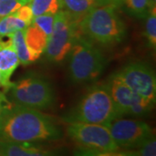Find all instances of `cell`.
Returning <instances> with one entry per match:
<instances>
[{
    "label": "cell",
    "instance_id": "6da1fadb",
    "mask_svg": "<svg viewBox=\"0 0 156 156\" xmlns=\"http://www.w3.org/2000/svg\"><path fill=\"white\" fill-rule=\"evenodd\" d=\"M62 131L49 115L39 109L11 103L0 113V140L16 142L57 140Z\"/></svg>",
    "mask_w": 156,
    "mask_h": 156
},
{
    "label": "cell",
    "instance_id": "7a4b0ae2",
    "mask_svg": "<svg viewBox=\"0 0 156 156\" xmlns=\"http://www.w3.org/2000/svg\"><path fill=\"white\" fill-rule=\"evenodd\" d=\"M118 5L109 4L95 7L78 23L79 32L101 45L121 43L126 36V24L117 12Z\"/></svg>",
    "mask_w": 156,
    "mask_h": 156
},
{
    "label": "cell",
    "instance_id": "3957f363",
    "mask_svg": "<svg viewBox=\"0 0 156 156\" xmlns=\"http://www.w3.org/2000/svg\"><path fill=\"white\" fill-rule=\"evenodd\" d=\"M120 117L105 83L89 88L77 106L69 111L63 120L67 123H93L108 127L115 119Z\"/></svg>",
    "mask_w": 156,
    "mask_h": 156
},
{
    "label": "cell",
    "instance_id": "277c9868",
    "mask_svg": "<svg viewBox=\"0 0 156 156\" xmlns=\"http://www.w3.org/2000/svg\"><path fill=\"white\" fill-rule=\"evenodd\" d=\"M69 76L75 83H86L99 77L106 59L102 52L79 32L69 52Z\"/></svg>",
    "mask_w": 156,
    "mask_h": 156
},
{
    "label": "cell",
    "instance_id": "5b68a950",
    "mask_svg": "<svg viewBox=\"0 0 156 156\" xmlns=\"http://www.w3.org/2000/svg\"><path fill=\"white\" fill-rule=\"evenodd\" d=\"M68 136L83 151L96 154H119L122 149L116 145L108 127L84 122H69L66 128Z\"/></svg>",
    "mask_w": 156,
    "mask_h": 156
},
{
    "label": "cell",
    "instance_id": "8992f818",
    "mask_svg": "<svg viewBox=\"0 0 156 156\" xmlns=\"http://www.w3.org/2000/svg\"><path fill=\"white\" fill-rule=\"evenodd\" d=\"M7 90L12 103L36 109L50 108L56 98L51 84L44 78L37 76H26L11 83Z\"/></svg>",
    "mask_w": 156,
    "mask_h": 156
},
{
    "label": "cell",
    "instance_id": "52a82bcc",
    "mask_svg": "<svg viewBox=\"0 0 156 156\" xmlns=\"http://www.w3.org/2000/svg\"><path fill=\"white\" fill-rule=\"evenodd\" d=\"M78 23L73 20L65 10L57 12L54 17L52 32L45 48V56L52 62H61L69 54L76 37Z\"/></svg>",
    "mask_w": 156,
    "mask_h": 156
},
{
    "label": "cell",
    "instance_id": "ba28073f",
    "mask_svg": "<svg viewBox=\"0 0 156 156\" xmlns=\"http://www.w3.org/2000/svg\"><path fill=\"white\" fill-rule=\"evenodd\" d=\"M107 85L121 117L125 115L134 117L145 115L154 105L135 93L115 75L110 77Z\"/></svg>",
    "mask_w": 156,
    "mask_h": 156
},
{
    "label": "cell",
    "instance_id": "9c48e42d",
    "mask_svg": "<svg viewBox=\"0 0 156 156\" xmlns=\"http://www.w3.org/2000/svg\"><path fill=\"white\" fill-rule=\"evenodd\" d=\"M108 128L115 142L123 150L135 149L154 136L152 128L139 120L116 118Z\"/></svg>",
    "mask_w": 156,
    "mask_h": 156
},
{
    "label": "cell",
    "instance_id": "30bf717a",
    "mask_svg": "<svg viewBox=\"0 0 156 156\" xmlns=\"http://www.w3.org/2000/svg\"><path fill=\"white\" fill-rule=\"evenodd\" d=\"M114 75L135 93L155 103L156 77L148 65L140 62H131Z\"/></svg>",
    "mask_w": 156,
    "mask_h": 156
},
{
    "label": "cell",
    "instance_id": "8fae6325",
    "mask_svg": "<svg viewBox=\"0 0 156 156\" xmlns=\"http://www.w3.org/2000/svg\"><path fill=\"white\" fill-rule=\"evenodd\" d=\"M54 17L52 15L33 17L30 24L24 30L26 44L36 61L44 53L48 40L52 32Z\"/></svg>",
    "mask_w": 156,
    "mask_h": 156
},
{
    "label": "cell",
    "instance_id": "7c38bea8",
    "mask_svg": "<svg viewBox=\"0 0 156 156\" xmlns=\"http://www.w3.org/2000/svg\"><path fill=\"white\" fill-rule=\"evenodd\" d=\"M20 64L17 52L12 44L11 36L0 37V74L2 86L7 91L11 86V75Z\"/></svg>",
    "mask_w": 156,
    "mask_h": 156
},
{
    "label": "cell",
    "instance_id": "4fadbf2b",
    "mask_svg": "<svg viewBox=\"0 0 156 156\" xmlns=\"http://www.w3.org/2000/svg\"><path fill=\"white\" fill-rule=\"evenodd\" d=\"M50 151L34 142H16L0 140V156H45Z\"/></svg>",
    "mask_w": 156,
    "mask_h": 156
},
{
    "label": "cell",
    "instance_id": "5bb4252c",
    "mask_svg": "<svg viewBox=\"0 0 156 156\" xmlns=\"http://www.w3.org/2000/svg\"><path fill=\"white\" fill-rule=\"evenodd\" d=\"M64 10L71 16L74 21H79L89 11L95 7L114 4L110 0H62Z\"/></svg>",
    "mask_w": 156,
    "mask_h": 156
},
{
    "label": "cell",
    "instance_id": "9a60e30c",
    "mask_svg": "<svg viewBox=\"0 0 156 156\" xmlns=\"http://www.w3.org/2000/svg\"><path fill=\"white\" fill-rule=\"evenodd\" d=\"M24 30L25 29L17 30L14 33L11 34V36L12 44L17 52L20 63L23 65H28L34 62L36 59L30 53L28 46L26 44L25 37H24Z\"/></svg>",
    "mask_w": 156,
    "mask_h": 156
},
{
    "label": "cell",
    "instance_id": "2e32d148",
    "mask_svg": "<svg viewBox=\"0 0 156 156\" xmlns=\"http://www.w3.org/2000/svg\"><path fill=\"white\" fill-rule=\"evenodd\" d=\"M30 5L33 17L41 15L55 16L57 12L64 10L62 0H31Z\"/></svg>",
    "mask_w": 156,
    "mask_h": 156
},
{
    "label": "cell",
    "instance_id": "e0dca14e",
    "mask_svg": "<svg viewBox=\"0 0 156 156\" xmlns=\"http://www.w3.org/2000/svg\"><path fill=\"white\" fill-rule=\"evenodd\" d=\"M27 24L22 19L17 17L14 13L0 18V37L10 36L15 31L23 30L28 27Z\"/></svg>",
    "mask_w": 156,
    "mask_h": 156
},
{
    "label": "cell",
    "instance_id": "ac0fdd59",
    "mask_svg": "<svg viewBox=\"0 0 156 156\" xmlns=\"http://www.w3.org/2000/svg\"><path fill=\"white\" fill-rule=\"evenodd\" d=\"M145 36L147 44L152 50L156 47V10L149 11L146 17Z\"/></svg>",
    "mask_w": 156,
    "mask_h": 156
},
{
    "label": "cell",
    "instance_id": "d6986e66",
    "mask_svg": "<svg viewBox=\"0 0 156 156\" xmlns=\"http://www.w3.org/2000/svg\"><path fill=\"white\" fill-rule=\"evenodd\" d=\"M123 154L126 155L139 156H154L156 154V140L154 135L146 140L139 147L131 150L122 151Z\"/></svg>",
    "mask_w": 156,
    "mask_h": 156
},
{
    "label": "cell",
    "instance_id": "ffe728a7",
    "mask_svg": "<svg viewBox=\"0 0 156 156\" xmlns=\"http://www.w3.org/2000/svg\"><path fill=\"white\" fill-rule=\"evenodd\" d=\"M128 12L137 18H146L148 13L147 0H124Z\"/></svg>",
    "mask_w": 156,
    "mask_h": 156
},
{
    "label": "cell",
    "instance_id": "44dd1931",
    "mask_svg": "<svg viewBox=\"0 0 156 156\" xmlns=\"http://www.w3.org/2000/svg\"><path fill=\"white\" fill-rule=\"evenodd\" d=\"M25 4L23 0H0V18L13 14Z\"/></svg>",
    "mask_w": 156,
    "mask_h": 156
},
{
    "label": "cell",
    "instance_id": "7402d4cb",
    "mask_svg": "<svg viewBox=\"0 0 156 156\" xmlns=\"http://www.w3.org/2000/svg\"><path fill=\"white\" fill-rule=\"evenodd\" d=\"M14 14L29 25L30 24L32 18H33V13H32L31 7L30 5V3L21 6L16 12H14Z\"/></svg>",
    "mask_w": 156,
    "mask_h": 156
},
{
    "label": "cell",
    "instance_id": "603a6c76",
    "mask_svg": "<svg viewBox=\"0 0 156 156\" xmlns=\"http://www.w3.org/2000/svg\"><path fill=\"white\" fill-rule=\"evenodd\" d=\"M147 8L148 12L156 10V0H147Z\"/></svg>",
    "mask_w": 156,
    "mask_h": 156
},
{
    "label": "cell",
    "instance_id": "cb8c5ba5",
    "mask_svg": "<svg viewBox=\"0 0 156 156\" xmlns=\"http://www.w3.org/2000/svg\"><path fill=\"white\" fill-rule=\"evenodd\" d=\"M111 2H113L114 4H115L117 5H121V4H122L123 2H124V0H110Z\"/></svg>",
    "mask_w": 156,
    "mask_h": 156
},
{
    "label": "cell",
    "instance_id": "d4e9b609",
    "mask_svg": "<svg viewBox=\"0 0 156 156\" xmlns=\"http://www.w3.org/2000/svg\"><path fill=\"white\" fill-rule=\"evenodd\" d=\"M3 98H4V96H1L0 97V113H1V110H2V108H3V101H2V100H3Z\"/></svg>",
    "mask_w": 156,
    "mask_h": 156
},
{
    "label": "cell",
    "instance_id": "484cf974",
    "mask_svg": "<svg viewBox=\"0 0 156 156\" xmlns=\"http://www.w3.org/2000/svg\"><path fill=\"white\" fill-rule=\"evenodd\" d=\"M23 1H24L26 4H29V3H30V1H31V0H23Z\"/></svg>",
    "mask_w": 156,
    "mask_h": 156
},
{
    "label": "cell",
    "instance_id": "4316f807",
    "mask_svg": "<svg viewBox=\"0 0 156 156\" xmlns=\"http://www.w3.org/2000/svg\"><path fill=\"white\" fill-rule=\"evenodd\" d=\"M2 86V78H1V74H0V87Z\"/></svg>",
    "mask_w": 156,
    "mask_h": 156
}]
</instances>
